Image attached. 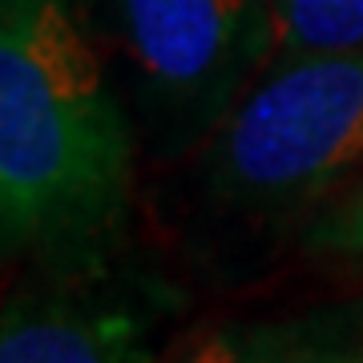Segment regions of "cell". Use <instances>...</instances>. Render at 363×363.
Listing matches in <instances>:
<instances>
[{
    "label": "cell",
    "instance_id": "1",
    "mask_svg": "<svg viewBox=\"0 0 363 363\" xmlns=\"http://www.w3.org/2000/svg\"><path fill=\"white\" fill-rule=\"evenodd\" d=\"M130 178L133 133L85 0H0V259H97Z\"/></svg>",
    "mask_w": 363,
    "mask_h": 363
},
{
    "label": "cell",
    "instance_id": "5",
    "mask_svg": "<svg viewBox=\"0 0 363 363\" xmlns=\"http://www.w3.org/2000/svg\"><path fill=\"white\" fill-rule=\"evenodd\" d=\"M174 363H363L359 311H319L286 323L234 327L198 339Z\"/></svg>",
    "mask_w": 363,
    "mask_h": 363
},
{
    "label": "cell",
    "instance_id": "7",
    "mask_svg": "<svg viewBox=\"0 0 363 363\" xmlns=\"http://www.w3.org/2000/svg\"><path fill=\"white\" fill-rule=\"evenodd\" d=\"M323 242H327L331 250L359 255V259H363V194L355 198V202H347V206L339 210L335 218L327 222Z\"/></svg>",
    "mask_w": 363,
    "mask_h": 363
},
{
    "label": "cell",
    "instance_id": "2",
    "mask_svg": "<svg viewBox=\"0 0 363 363\" xmlns=\"http://www.w3.org/2000/svg\"><path fill=\"white\" fill-rule=\"evenodd\" d=\"M363 166V52L274 57L234 105L210 186L242 210H295Z\"/></svg>",
    "mask_w": 363,
    "mask_h": 363
},
{
    "label": "cell",
    "instance_id": "3",
    "mask_svg": "<svg viewBox=\"0 0 363 363\" xmlns=\"http://www.w3.org/2000/svg\"><path fill=\"white\" fill-rule=\"evenodd\" d=\"M117 28L169 125L206 130L274 61L271 0H117Z\"/></svg>",
    "mask_w": 363,
    "mask_h": 363
},
{
    "label": "cell",
    "instance_id": "4",
    "mask_svg": "<svg viewBox=\"0 0 363 363\" xmlns=\"http://www.w3.org/2000/svg\"><path fill=\"white\" fill-rule=\"evenodd\" d=\"M145 291L65 283L0 307V363H157Z\"/></svg>",
    "mask_w": 363,
    "mask_h": 363
},
{
    "label": "cell",
    "instance_id": "6",
    "mask_svg": "<svg viewBox=\"0 0 363 363\" xmlns=\"http://www.w3.org/2000/svg\"><path fill=\"white\" fill-rule=\"evenodd\" d=\"M274 57L363 52V0H271Z\"/></svg>",
    "mask_w": 363,
    "mask_h": 363
}]
</instances>
